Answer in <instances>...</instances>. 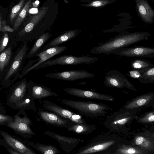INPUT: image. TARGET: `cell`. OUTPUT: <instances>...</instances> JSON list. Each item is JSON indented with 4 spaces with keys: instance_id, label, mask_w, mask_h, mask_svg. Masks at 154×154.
<instances>
[{
    "instance_id": "1",
    "label": "cell",
    "mask_w": 154,
    "mask_h": 154,
    "mask_svg": "<svg viewBox=\"0 0 154 154\" xmlns=\"http://www.w3.org/2000/svg\"><path fill=\"white\" fill-rule=\"evenodd\" d=\"M150 35V34L146 32L122 33L93 47L90 53L109 54L111 52L117 49L128 47L141 41L147 40Z\"/></svg>"
},
{
    "instance_id": "2",
    "label": "cell",
    "mask_w": 154,
    "mask_h": 154,
    "mask_svg": "<svg viewBox=\"0 0 154 154\" xmlns=\"http://www.w3.org/2000/svg\"><path fill=\"white\" fill-rule=\"evenodd\" d=\"M126 143L123 140L115 136L102 135L91 140L79 149L76 154H113L120 144Z\"/></svg>"
},
{
    "instance_id": "3",
    "label": "cell",
    "mask_w": 154,
    "mask_h": 154,
    "mask_svg": "<svg viewBox=\"0 0 154 154\" xmlns=\"http://www.w3.org/2000/svg\"><path fill=\"white\" fill-rule=\"evenodd\" d=\"M135 110L121 108L107 116L105 125L112 132L127 134L131 124L137 116Z\"/></svg>"
},
{
    "instance_id": "4",
    "label": "cell",
    "mask_w": 154,
    "mask_h": 154,
    "mask_svg": "<svg viewBox=\"0 0 154 154\" xmlns=\"http://www.w3.org/2000/svg\"><path fill=\"white\" fill-rule=\"evenodd\" d=\"M57 100L77 110L85 116L95 117H103L111 109L108 105L91 101L73 100L58 98Z\"/></svg>"
},
{
    "instance_id": "5",
    "label": "cell",
    "mask_w": 154,
    "mask_h": 154,
    "mask_svg": "<svg viewBox=\"0 0 154 154\" xmlns=\"http://www.w3.org/2000/svg\"><path fill=\"white\" fill-rule=\"evenodd\" d=\"M98 60V58L97 57L88 55L75 56L70 55H64L54 59H49L38 65L34 69L57 65H77L82 63L91 64L96 62Z\"/></svg>"
},
{
    "instance_id": "6",
    "label": "cell",
    "mask_w": 154,
    "mask_h": 154,
    "mask_svg": "<svg viewBox=\"0 0 154 154\" xmlns=\"http://www.w3.org/2000/svg\"><path fill=\"white\" fill-rule=\"evenodd\" d=\"M103 84L106 87L122 88H126L137 91L134 85L119 71L113 69L105 73Z\"/></svg>"
},
{
    "instance_id": "7",
    "label": "cell",
    "mask_w": 154,
    "mask_h": 154,
    "mask_svg": "<svg viewBox=\"0 0 154 154\" xmlns=\"http://www.w3.org/2000/svg\"><path fill=\"white\" fill-rule=\"evenodd\" d=\"M42 107L45 109L55 113L63 118L70 120L75 124L85 123L80 115L65 109L48 100H42Z\"/></svg>"
},
{
    "instance_id": "8",
    "label": "cell",
    "mask_w": 154,
    "mask_h": 154,
    "mask_svg": "<svg viewBox=\"0 0 154 154\" xmlns=\"http://www.w3.org/2000/svg\"><path fill=\"white\" fill-rule=\"evenodd\" d=\"M109 54L128 57L154 58V48L147 47L136 46L121 48L111 52Z\"/></svg>"
},
{
    "instance_id": "9",
    "label": "cell",
    "mask_w": 154,
    "mask_h": 154,
    "mask_svg": "<svg viewBox=\"0 0 154 154\" xmlns=\"http://www.w3.org/2000/svg\"><path fill=\"white\" fill-rule=\"evenodd\" d=\"M45 77L57 79L74 81L78 79L92 78L95 75L85 70H70L46 74Z\"/></svg>"
},
{
    "instance_id": "10",
    "label": "cell",
    "mask_w": 154,
    "mask_h": 154,
    "mask_svg": "<svg viewBox=\"0 0 154 154\" xmlns=\"http://www.w3.org/2000/svg\"><path fill=\"white\" fill-rule=\"evenodd\" d=\"M44 134L57 140L62 149L68 153L71 152L80 143L84 142L83 139L66 137L50 131H46Z\"/></svg>"
},
{
    "instance_id": "11",
    "label": "cell",
    "mask_w": 154,
    "mask_h": 154,
    "mask_svg": "<svg viewBox=\"0 0 154 154\" xmlns=\"http://www.w3.org/2000/svg\"><path fill=\"white\" fill-rule=\"evenodd\" d=\"M38 114L44 122L52 125L67 128L75 124L70 120L63 118L55 113L40 109H38Z\"/></svg>"
},
{
    "instance_id": "12",
    "label": "cell",
    "mask_w": 154,
    "mask_h": 154,
    "mask_svg": "<svg viewBox=\"0 0 154 154\" xmlns=\"http://www.w3.org/2000/svg\"><path fill=\"white\" fill-rule=\"evenodd\" d=\"M63 90L68 94L90 99H97L109 101H114V97L111 96L99 93L95 91L75 88H65Z\"/></svg>"
},
{
    "instance_id": "13",
    "label": "cell",
    "mask_w": 154,
    "mask_h": 154,
    "mask_svg": "<svg viewBox=\"0 0 154 154\" xmlns=\"http://www.w3.org/2000/svg\"><path fill=\"white\" fill-rule=\"evenodd\" d=\"M154 92L147 93L138 96L131 100L127 101L123 108L136 110L140 108L147 107L153 103Z\"/></svg>"
},
{
    "instance_id": "14",
    "label": "cell",
    "mask_w": 154,
    "mask_h": 154,
    "mask_svg": "<svg viewBox=\"0 0 154 154\" xmlns=\"http://www.w3.org/2000/svg\"><path fill=\"white\" fill-rule=\"evenodd\" d=\"M67 49V48L65 46L58 45L51 47L38 52L35 56L39 57V60L32 66L28 68L24 73L22 76L26 74L31 70L34 69V68L38 65L54 56L62 53Z\"/></svg>"
},
{
    "instance_id": "15",
    "label": "cell",
    "mask_w": 154,
    "mask_h": 154,
    "mask_svg": "<svg viewBox=\"0 0 154 154\" xmlns=\"http://www.w3.org/2000/svg\"><path fill=\"white\" fill-rule=\"evenodd\" d=\"M29 85V96L33 100L40 99L48 97L58 96L56 93L42 85L32 82Z\"/></svg>"
},
{
    "instance_id": "16",
    "label": "cell",
    "mask_w": 154,
    "mask_h": 154,
    "mask_svg": "<svg viewBox=\"0 0 154 154\" xmlns=\"http://www.w3.org/2000/svg\"><path fill=\"white\" fill-rule=\"evenodd\" d=\"M32 124L31 121L28 117L22 118L16 116H14V121H10L8 123V125L20 132L29 135H35V133L29 126L30 125Z\"/></svg>"
},
{
    "instance_id": "17",
    "label": "cell",
    "mask_w": 154,
    "mask_h": 154,
    "mask_svg": "<svg viewBox=\"0 0 154 154\" xmlns=\"http://www.w3.org/2000/svg\"><path fill=\"white\" fill-rule=\"evenodd\" d=\"M131 144L140 148L149 153L154 151V137L145 134L140 133L136 135Z\"/></svg>"
},
{
    "instance_id": "18",
    "label": "cell",
    "mask_w": 154,
    "mask_h": 154,
    "mask_svg": "<svg viewBox=\"0 0 154 154\" xmlns=\"http://www.w3.org/2000/svg\"><path fill=\"white\" fill-rule=\"evenodd\" d=\"M79 32V30L66 31L50 41L44 46L41 51L70 40L75 37Z\"/></svg>"
},
{
    "instance_id": "19",
    "label": "cell",
    "mask_w": 154,
    "mask_h": 154,
    "mask_svg": "<svg viewBox=\"0 0 154 154\" xmlns=\"http://www.w3.org/2000/svg\"><path fill=\"white\" fill-rule=\"evenodd\" d=\"M1 134L7 143L20 154H36L34 151L8 134L2 131Z\"/></svg>"
},
{
    "instance_id": "20",
    "label": "cell",
    "mask_w": 154,
    "mask_h": 154,
    "mask_svg": "<svg viewBox=\"0 0 154 154\" xmlns=\"http://www.w3.org/2000/svg\"><path fill=\"white\" fill-rule=\"evenodd\" d=\"M29 49L27 42H26L14 60L5 78V80L8 79L18 69Z\"/></svg>"
},
{
    "instance_id": "21",
    "label": "cell",
    "mask_w": 154,
    "mask_h": 154,
    "mask_svg": "<svg viewBox=\"0 0 154 154\" xmlns=\"http://www.w3.org/2000/svg\"><path fill=\"white\" fill-rule=\"evenodd\" d=\"M48 6L42 8L37 14L34 15L24 27L18 33L20 36H23L31 32L36 27L38 22L47 12Z\"/></svg>"
},
{
    "instance_id": "22",
    "label": "cell",
    "mask_w": 154,
    "mask_h": 154,
    "mask_svg": "<svg viewBox=\"0 0 154 154\" xmlns=\"http://www.w3.org/2000/svg\"><path fill=\"white\" fill-rule=\"evenodd\" d=\"M136 3L138 11L142 19L146 23H151L154 16V10L144 0H138Z\"/></svg>"
},
{
    "instance_id": "23",
    "label": "cell",
    "mask_w": 154,
    "mask_h": 154,
    "mask_svg": "<svg viewBox=\"0 0 154 154\" xmlns=\"http://www.w3.org/2000/svg\"><path fill=\"white\" fill-rule=\"evenodd\" d=\"M50 32L44 33L36 39L32 47L27 54L26 56L30 58L35 56L38 53L42 47L47 42L52 35Z\"/></svg>"
},
{
    "instance_id": "24",
    "label": "cell",
    "mask_w": 154,
    "mask_h": 154,
    "mask_svg": "<svg viewBox=\"0 0 154 154\" xmlns=\"http://www.w3.org/2000/svg\"><path fill=\"white\" fill-rule=\"evenodd\" d=\"M127 143V142H126ZM120 144L114 154H149L148 152L132 144Z\"/></svg>"
},
{
    "instance_id": "25",
    "label": "cell",
    "mask_w": 154,
    "mask_h": 154,
    "mask_svg": "<svg viewBox=\"0 0 154 154\" xmlns=\"http://www.w3.org/2000/svg\"><path fill=\"white\" fill-rule=\"evenodd\" d=\"M97 128L95 125L86 123L75 124L67 128L68 131L82 134H87L93 132Z\"/></svg>"
},
{
    "instance_id": "26",
    "label": "cell",
    "mask_w": 154,
    "mask_h": 154,
    "mask_svg": "<svg viewBox=\"0 0 154 154\" xmlns=\"http://www.w3.org/2000/svg\"><path fill=\"white\" fill-rule=\"evenodd\" d=\"M29 143L36 150L42 154H56L60 152L58 149L52 145L32 142Z\"/></svg>"
},
{
    "instance_id": "27",
    "label": "cell",
    "mask_w": 154,
    "mask_h": 154,
    "mask_svg": "<svg viewBox=\"0 0 154 154\" xmlns=\"http://www.w3.org/2000/svg\"><path fill=\"white\" fill-rule=\"evenodd\" d=\"M27 83L26 81H23L13 91L10 98V101L16 103L24 97L26 90Z\"/></svg>"
},
{
    "instance_id": "28",
    "label": "cell",
    "mask_w": 154,
    "mask_h": 154,
    "mask_svg": "<svg viewBox=\"0 0 154 154\" xmlns=\"http://www.w3.org/2000/svg\"><path fill=\"white\" fill-rule=\"evenodd\" d=\"M139 70L140 76L138 80L140 82L143 84L154 83V66Z\"/></svg>"
},
{
    "instance_id": "29",
    "label": "cell",
    "mask_w": 154,
    "mask_h": 154,
    "mask_svg": "<svg viewBox=\"0 0 154 154\" xmlns=\"http://www.w3.org/2000/svg\"><path fill=\"white\" fill-rule=\"evenodd\" d=\"M32 0H28L19 13L13 27L14 30H17L25 17L29 9Z\"/></svg>"
},
{
    "instance_id": "30",
    "label": "cell",
    "mask_w": 154,
    "mask_h": 154,
    "mask_svg": "<svg viewBox=\"0 0 154 154\" xmlns=\"http://www.w3.org/2000/svg\"><path fill=\"white\" fill-rule=\"evenodd\" d=\"M12 49L8 47L0 54V71L2 72L9 64L11 58Z\"/></svg>"
},
{
    "instance_id": "31",
    "label": "cell",
    "mask_w": 154,
    "mask_h": 154,
    "mask_svg": "<svg viewBox=\"0 0 154 154\" xmlns=\"http://www.w3.org/2000/svg\"><path fill=\"white\" fill-rule=\"evenodd\" d=\"M135 120L137 122L149 125L154 124V111L152 110L147 112L139 117H137Z\"/></svg>"
},
{
    "instance_id": "32",
    "label": "cell",
    "mask_w": 154,
    "mask_h": 154,
    "mask_svg": "<svg viewBox=\"0 0 154 154\" xmlns=\"http://www.w3.org/2000/svg\"><path fill=\"white\" fill-rule=\"evenodd\" d=\"M132 68L134 69H141L150 68L154 66L148 61L140 59H137L134 60L131 63Z\"/></svg>"
},
{
    "instance_id": "33",
    "label": "cell",
    "mask_w": 154,
    "mask_h": 154,
    "mask_svg": "<svg viewBox=\"0 0 154 154\" xmlns=\"http://www.w3.org/2000/svg\"><path fill=\"white\" fill-rule=\"evenodd\" d=\"M25 0H20L19 3L12 8L9 16L10 21L13 24L14 19L23 8Z\"/></svg>"
},
{
    "instance_id": "34",
    "label": "cell",
    "mask_w": 154,
    "mask_h": 154,
    "mask_svg": "<svg viewBox=\"0 0 154 154\" xmlns=\"http://www.w3.org/2000/svg\"><path fill=\"white\" fill-rule=\"evenodd\" d=\"M8 33L5 32L0 40V53L2 52L7 46L9 41Z\"/></svg>"
},
{
    "instance_id": "35",
    "label": "cell",
    "mask_w": 154,
    "mask_h": 154,
    "mask_svg": "<svg viewBox=\"0 0 154 154\" xmlns=\"http://www.w3.org/2000/svg\"><path fill=\"white\" fill-rule=\"evenodd\" d=\"M109 2L107 0H96L92 2L87 5L91 7H99L107 4Z\"/></svg>"
},
{
    "instance_id": "36",
    "label": "cell",
    "mask_w": 154,
    "mask_h": 154,
    "mask_svg": "<svg viewBox=\"0 0 154 154\" xmlns=\"http://www.w3.org/2000/svg\"><path fill=\"white\" fill-rule=\"evenodd\" d=\"M0 31L4 32H13L14 30L9 26L6 25L5 21H3L2 22Z\"/></svg>"
},
{
    "instance_id": "37",
    "label": "cell",
    "mask_w": 154,
    "mask_h": 154,
    "mask_svg": "<svg viewBox=\"0 0 154 154\" xmlns=\"http://www.w3.org/2000/svg\"><path fill=\"white\" fill-rule=\"evenodd\" d=\"M129 74L131 78L137 80L140 76V73L139 69H136L129 71Z\"/></svg>"
},
{
    "instance_id": "38",
    "label": "cell",
    "mask_w": 154,
    "mask_h": 154,
    "mask_svg": "<svg viewBox=\"0 0 154 154\" xmlns=\"http://www.w3.org/2000/svg\"><path fill=\"white\" fill-rule=\"evenodd\" d=\"M12 119L11 117L0 114V124L11 121Z\"/></svg>"
},
{
    "instance_id": "39",
    "label": "cell",
    "mask_w": 154,
    "mask_h": 154,
    "mask_svg": "<svg viewBox=\"0 0 154 154\" xmlns=\"http://www.w3.org/2000/svg\"><path fill=\"white\" fill-rule=\"evenodd\" d=\"M38 12V10L37 8H32L29 11V12L31 14L36 13Z\"/></svg>"
},
{
    "instance_id": "40",
    "label": "cell",
    "mask_w": 154,
    "mask_h": 154,
    "mask_svg": "<svg viewBox=\"0 0 154 154\" xmlns=\"http://www.w3.org/2000/svg\"><path fill=\"white\" fill-rule=\"evenodd\" d=\"M9 152L11 154H20L19 152L15 151H13L11 149H9Z\"/></svg>"
},
{
    "instance_id": "41",
    "label": "cell",
    "mask_w": 154,
    "mask_h": 154,
    "mask_svg": "<svg viewBox=\"0 0 154 154\" xmlns=\"http://www.w3.org/2000/svg\"><path fill=\"white\" fill-rule=\"evenodd\" d=\"M2 14L1 13H0V29L1 26V23H2Z\"/></svg>"
},
{
    "instance_id": "42",
    "label": "cell",
    "mask_w": 154,
    "mask_h": 154,
    "mask_svg": "<svg viewBox=\"0 0 154 154\" xmlns=\"http://www.w3.org/2000/svg\"><path fill=\"white\" fill-rule=\"evenodd\" d=\"M39 2L38 1H36L35 2V3L36 4V5H38L39 4Z\"/></svg>"
}]
</instances>
